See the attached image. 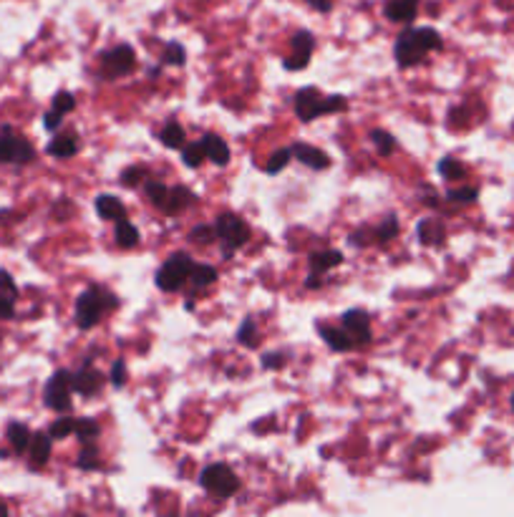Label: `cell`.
<instances>
[{
  "label": "cell",
  "mask_w": 514,
  "mask_h": 517,
  "mask_svg": "<svg viewBox=\"0 0 514 517\" xmlns=\"http://www.w3.org/2000/svg\"><path fill=\"white\" fill-rule=\"evenodd\" d=\"M147 175V167H128L124 169V175H121V182L127 185V187H134V185H139L141 179Z\"/></svg>",
  "instance_id": "60d3db41"
},
{
  "label": "cell",
  "mask_w": 514,
  "mask_h": 517,
  "mask_svg": "<svg viewBox=\"0 0 514 517\" xmlns=\"http://www.w3.org/2000/svg\"><path fill=\"white\" fill-rule=\"evenodd\" d=\"M202 147H205V154H207V159H210L212 165H230V147H227V141L220 134H205L202 137Z\"/></svg>",
  "instance_id": "e0dca14e"
},
{
  "label": "cell",
  "mask_w": 514,
  "mask_h": 517,
  "mask_svg": "<svg viewBox=\"0 0 514 517\" xmlns=\"http://www.w3.org/2000/svg\"><path fill=\"white\" fill-rule=\"evenodd\" d=\"M96 215H99L101 220L117 223L121 217H127V207H124V202L119 200L117 195H99V197H96Z\"/></svg>",
  "instance_id": "d6986e66"
},
{
  "label": "cell",
  "mask_w": 514,
  "mask_h": 517,
  "mask_svg": "<svg viewBox=\"0 0 514 517\" xmlns=\"http://www.w3.org/2000/svg\"><path fill=\"white\" fill-rule=\"evenodd\" d=\"M114 237H117V245L124 247V250L139 245V230H137V225L128 223L127 217L117 220V227H114Z\"/></svg>",
  "instance_id": "484cf974"
},
{
  "label": "cell",
  "mask_w": 514,
  "mask_h": 517,
  "mask_svg": "<svg viewBox=\"0 0 514 517\" xmlns=\"http://www.w3.org/2000/svg\"><path fill=\"white\" fill-rule=\"evenodd\" d=\"M35 159V149L31 141L21 137L13 127L0 129V165H31Z\"/></svg>",
  "instance_id": "5b68a950"
},
{
  "label": "cell",
  "mask_w": 514,
  "mask_h": 517,
  "mask_svg": "<svg viewBox=\"0 0 514 517\" xmlns=\"http://www.w3.org/2000/svg\"><path fill=\"white\" fill-rule=\"evenodd\" d=\"M442 46H444V41H442L436 28H429V25L406 28L398 34L396 43H394V56H396V63L401 69H411L419 61L426 59L429 51H439Z\"/></svg>",
  "instance_id": "6da1fadb"
},
{
  "label": "cell",
  "mask_w": 514,
  "mask_h": 517,
  "mask_svg": "<svg viewBox=\"0 0 514 517\" xmlns=\"http://www.w3.org/2000/svg\"><path fill=\"white\" fill-rule=\"evenodd\" d=\"M318 333L323 336V341L333 349V351H351L353 346H356V341H353L351 336L346 333L343 329H336V326H326V323H320L318 326Z\"/></svg>",
  "instance_id": "44dd1931"
},
{
  "label": "cell",
  "mask_w": 514,
  "mask_h": 517,
  "mask_svg": "<svg viewBox=\"0 0 514 517\" xmlns=\"http://www.w3.org/2000/svg\"><path fill=\"white\" fill-rule=\"evenodd\" d=\"M308 263H310V273H316V275H323V273H328L330 268H336V265H340V263H343V253H338V250H323V253H313Z\"/></svg>",
  "instance_id": "cb8c5ba5"
},
{
  "label": "cell",
  "mask_w": 514,
  "mask_h": 517,
  "mask_svg": "<svg viewBox=\"0 0 514 517\" xmlns=\"http://www.w3.org/2000/svg\"><path fill=\"white\" fill-rule=\"evenodd\" d=\"M0 293L18 298V285H15V281H13L8 271H0Z\"/></svg>",
  "instance_id": "ee69618b"
},
{
  "label": "cell",
  "mask_w": 514,
  "mask_h": 517,
  "mask_svg": "<svg viewBox=\"0 0 514 517\" xmlns=\"http://www.w3.org/2000/svg\"><path fill=\"white\" fill-rule=\"evenodd\" d=\"M477 197H480V187H459V189H449V192H446V200L459 202V205L477 202Z\"/></svg>",
  "instance_id": "8d00e7d4"
},
{
  "label": "cell",
  "mask_w": 514,
  "mask_h": 517,
  "mask_svg": "<svg viewBox=\"0 0 514 517\" xmlns=\"http://www.w3.org/2000/svg\"><path fill=\"white\" fill-rule=\"evenodd\" d=\"M436 169H439V175L449 179V182H456V179H464V177H467V167L462 165L459 159H454V157H444Z\"/></svg>",
  "instance_id": "4316f807"
},
{
  "label": "cell",
  "mask_w": 514,
  "mask_h": 517,
  "mask_svg": "<svg viewBox=\"0 0 514 517\" xmlns=\"http://www.w3.org/2000/svg\"><path fill=\"white\" fill-rule=\"evenodd\" d=\"M119 308V298L104 285H89L79 301H76V326L81 330L94 329L96 323H101L109 311Z\"/></svg>",
  "instance_id": "7a4b0ae2"
},
{
  "label": "cell",
  "mask_w": 514,
  "mask_h": 517,
  "mask_svg": "<svg viewBox=\"0 0 514 517\" xmlns=\"http://www.w3.org/2000/svg\"><path fill=\"white\" fill-rule=\"evenodd\" d=\"M76 464H79V470H83V472L96 470V467L101 464V459H99V449H96V442L83 445L81 452H79V457H76Z\"/></svg>",
  "instance_id": "f546056e"
},
{
  "label": "cell",
  "mask_w": 514,
  "mask_h": 517,
  "mask_svg": "<svg viewBox=\"0 0 514 517\" xmlns=\"http://www.w3.org/2000/svg\"><path fill=\"white\" fill-rule=\"evenodd\" d=\"M73 432H76V436L81 439V445H89V442H96L99 439V435H101V426L96 424V419H79L76 422V426H73Z\"/></svg>",
  "instance_id": "f1b7e54d"
},
{
  "label": "cell",
  "mask_w": 514,
  "mask_h": 517,
  "mask_svg": "<svg viewBox=\"0 0 514 517\" xmlns=\"http://www.w3.org/2000/svg\"><path fill=\"white\" fill-rule=\"evenodd\" d=\"M313 48H316V35L310 31H298L292 35V53L282 61V66L288 71H303L313 59Z\"/></svg>",
  "instance_id": "30bf717a"
},
{
  "label": "cell",
  "mask_w": 514,
  "mask_h": 517,
  "mask_svg": "<svg viewBox=\"0 0 514 517\" xmlns=\"http://www.w3.org/2000/svg\"><path fill=\"white\" fill-rule=\"evenodd\" d=\"M195 202H197V195H195L192 189L185 187V185H176V187H169V192H167L162 212H167V215H179V212L189 210Z\"/></svg>",
  "instance_id": "5bb4252c"
},
{
  "label": "cell",
  "mask_w": 514,
  "mask_h": 517,
  "mask_svg": "<svg viewBox=\"0 0 514 517\" xmlns=\"http://www.w3.org/2000/svg\"><path fill=\"white\" fill-rule=\"evenodd\" d=\"M71 394H73V381H71V371L66 369H59L43 387L46 407L59 414H66L71 409Z\"/></svg>",
  "instance_id": "ba28073f"
},
{
  "label": "cell",
  "mask_w": 514,
  "mask_h": 517,
  "mask_svg": "<svg viewBox=\"0 0 514 517\" xmlns=\"http://www.w3.org/2000/svg\"><path fill=\"white\" fill-rule=\"evenodd\" d=\"M73 106H76V99L69 91H61V94L53 96V109H59L61 114H69Z\"/></svg>",
  "instance_id": "7bdbcfd3"
},
{
  "label": "cell",
  "mask_w": 514,
  "mask_h": 517,
  "mask_svg": "<svg viewBox=\"0 0 514 517\" xmlns=\"http://www.w3.org/2000/svg\"><path fill=\"white\" fill-rule=\"evenodd\" d=\"M207 159V154H205V147H202V141H185V147H182V162L192 169H197L202 162Z\"/></svg>",
  "instance_id": "83f0119b"
},
{
  "label": "cell",
  "mask_w": 514,
  "mask_h": 517,
  "mask_svg": "<svg viewBox=\"0 0 514 517\" xmlns=\"http://www.w3.org/2000/svg\"><path fill=\"white\" fill-rule=\"evenodd\" d=\"M0 515H8V505H0Z\"/></svg>",
  "instance_id": "c3c4849f"
},
{
  "label": "cell",
  "mask_w": 514,
  "mask_h": 517,
  "mask_svg": "<svg viewBox=\"0 0 514 517\" xmlns=\"http://www.w3.org/2000/svg\"><path fill=\"white\" fill-rule=\"evenodd\" d=\"M416 237H419L421 245H442L444 243V225L436 217H424L416 225Z\"/></svg>",
  "instance_id": "ffe728a7"
},
{
  "label": "cell",
  "mask_w": 514,
  "mask_h": 517,
  "mask_svg": "<svg viewBox=\"0 0 514 517\" xmlns=\"http://www.w3.org/2000/svg\"><path fill=\"white\" fill-rule=\"evenodd\" d=\"M237 341L243 343V346H247V349H255L257 346V323L252 321V318H245L243 321V326L237 329Z\"/></svg>",
  "instance_id": "836d02e7"
},
{
  "label": "cell",
  "mask_w": 514,
  "mask_h": 517,
  "mask_svg": "<svg viewBox=\"0 0 514 517\" xmlns=\"http://www.w3.org/2000/svg\"><path fill=\"white\" fill-rule=\"evenodd\" d=\"M285 366V353H275L270 351L262 356V369H268V371H272V369H282Z\"/></svg>",
  "instance_id": "f6af8a7d"
},
{
  "label": "cell",
  "mask_w": 514,
  "mask_h": 517,
  "mask_svg": "<svg viewBox=\"0 0 514 517\" xmlns=\"http://www.w3.org/2000/svg\"><path fill=\"white\" fill-rule=\"evenodd\" d=\"M192 243H197V245H210L217 240V230H214V225H199L192 230V235H189Z\"/></svg>",
  "instance_id": "f35d334b"
},
{
  "label": "cell",
  "mask_w": 514,
  "mask_h": 517,
  "mask_svg": "<svg viewBox=\"0 0 514 517\" xmlns=\"http://www.w3.org/2000/svg\"><path fill=\"white\" fill-rule=\"evenodd\" d=\"M137 66V56H134V48L128 43H119V46L109 48L101 53V73L106 79H119V76H127Z\"/></svg>",
  "instance_id": "9c48e42d"
},
{
  "label": "cell",
  "mask_w": 514,
  "mask_h": 517,
  "mask_svg": "<svg viewBox=\"0 0 514 517\" xmlns=\"http://www.w3.org/2000/svg\"><path fill=\"white\" fill-rule=\"evenodd\" d=\"M398 227H401V225H398L396 217H394V215H388L384 223L378 225V227L374 230V240H378V243H391V240L398 235Z\"/></svg>",
  "instance_id": "1f68e13d"
},
{
  "label": "cell",
  "mask_w": 514,
  "mask_h": 517,
  "mask_svg": "<svg viewBox=\"0 0 514 517\" xmlns=\"http://www.w3.org/2000/svg\"><path fill=\"white\" fill-rule=\"evenodd\" d=\"M220 278V273L214 265H207V263H195V268L189 273V282H192V288L195 291H202V288H210L214 285Z\"/></svg>",
  "instance_id": "7402d4cb"
},
{
  "label": "cell",
  "mask_w": 514,
  "mask_h": 517,
  "mask_svg": "<svg viewBox=\"0 0 514 517\" xmlns=\"http://www.w3.org/2000/svg\"><path fill=\"white\" fill-rule=\"evenodd\" d=\"M5 436H8V442H11V447L15 455H21V452H25L28 449V445H31V429L25 426V424L21 422H11L8 424V429H5Z\"/></svg>",
  "instance_id": "d4e9b609"
},
{
  "label": "cell",
  "mask_w": 514,
  "mask_h": 517,
  "mask_svg": "<svg viewBox=\"0 0 514 517\" xmlns=\"http://www.w3.org/2000/svg\"><path fill=\"white\" fill-rule=\"evenodd\" d=\"M512 412H514V394H512Z\"/></svg>",
  "instance_id": "681fc988"
},
{
  "label": "cell",
  "mask_w": 514,
  "mask_h": 517,
  "mask_svg": "<svg viewBox=\"0 0 514 517\" xmlns=\"http://www.w3.org/2000/svg\"><path fill=\"white\" fill-rule=\"evenodd\" d=\"M51 447H53V436L48 435V432H35L31 436V445H28L31 467H43L48 459H51Z\"/></svg>",
  "instance_id": "ac0fdd59"
},
{
  "label": "cell",
  "mask_w": 514,
  "mask_h": 517,
  "mask_svg": "<svg viewBox=\"0 0 514 517\" xmlns=\"http://www.w3.org/2000/svg\"><path fill=\"white\" fill-rule=\"evenodd\" d=\"M343 330L356 343H368L371 341V318L363 308H351L343 313Z\"/></svg>",
  "instance_id": "7c38bea8"
},
{
  "label": "cell",
  "mask_w": 514,
  "mask_h": 517,
  "mask_svg": "<svg viewBox=\"0 0 514 517\" xmlns=\"http://www.w3.org/2000/svg\"><path fill=\"white\" fill-rule=\"evenodd\" d=\"M109 378H111V384L117 388H121L127 384V361H124V359H117V361H114V366H111V377Z\"/></svg>",
  "instance_id": "ab89813d"
},
{
  "label": "cell",
  "mask_w": 514,
  "mask_h": 517,
  "mask_svg": "<svg viewBox=\"0 0 514 517\" xmlns=\"http://www.w3.org/2000/svg\"><path fill=\"white\" fill-rule=\"evenodd\" d=\"M199 484L207 490L210 494L214 497H233L237 490H240V480H237V474H234L227 464L223 462H217V464H207L205 470L199 472Z\"/></svg>",
  "instance_id": "8992f818"
},
{
  "label": "cell",
  "mask_w": 514,
  "mask_h": 517,
  "mask_svg": "<svg viewBox=\"0 0 514 517\" xmlns=\"http://www.w3.org/2000/svg\"><path fill=\"white\" fill-rule=\"evenodd\" d=\"M384 13L394 24H411L419 13V0H386Z\"/></svg>",
  "instance_id": "9a60e30c"
},
{
  "label": "cell",
  "mask_w": 514,
  "mask_h": 517,
  "mask_svg": "<svg viewBox=\"0 0 514 517\" xmlns=\"http://www.w3.org/2000/svg\"><path fill=\"white\" fill-rule=\"evenodd\" d=\"M81 149V139H79V134H73V131H66V134H56L53 139L48 141L46 152L51 157H56V159H69L73 154Z\"/></svg>",
  "instance_id": "2e32d148"
},
{
  "label": "cell",
  "mask_w": 514,
  "mask_h": 517,
  "mask_svg": "<svg viewBox=\"0 0 514 517\" xmlns=\"http://www.w3.org/2000/svg\"><path fill=\"white\" fill-rule=\"evenodd\" d=\"M343 109H348L346 96H323L316 86H305L295 94V114L305 124L326 114H338Z\"/></svg>",
  "instance_id": "3957f363"
},
{
  "label": "cell",
  "mask_w": 514,
  "mask_h": 517,
  "mask_svg": "<svg viewBox=\"0 0 514 517\" xmlns=\"http://www.w3.org/2000/svg\"><path fill=\"white\" fill-rule=\"evenodd\" d=\"M292 157L300 162V165L310 167V169H328L330 167V157H328L323 149H318L313 144H305V141H298L290 147Z\"/></svg>",
  "instance_id": "4fadbf2b"
},
{
  "label": "cell",
  "mask_w": 514,
  "mask_h": 517,
  "mask_svg": "<svg viewBox=\"0 0 514 517\" xmlns=\"http://www.w3.org/2000/svg\"><path fill=\"white\" fill-rule=\"evenodd\" d=\"M15 313V298L0 293V321H8Z\"/></svg>",
  "instance_id": "bcb514c9"
},
{
  "label": "cell",
  "mask_w": 514,
  "mask_h": 517,
  "mask_svg": "<svg viewBox=\"0 0 514 517\" xmlns=\"http://www.w3.org/2000/svg\"><path fill=\"white\" fill-rule=\"evenodd\" d=\"M310 8H316L318 13H330L333 11V0H305Z\"/></svg>",
  "instance_id": "7dc6e473"
},
{
  "label": "cell",
  "mask_w": 514,
  "mask_h": 517,
  "mask_svg": "<svg viewBox=\"0 0 514 517\" xmlns=\"http://www.w3.org/2000/svg\"><path fill=\"white\" fill-rule=\"evenodd\" d=\"M159 141H162L167 149H182L185 141H187V134H185V127L179 121H167L159 131Z\"/></svg>",
  "instance_id": "603a6c76"
},
{
  "label": "cell",
  "mask_w": 514,
  "mask_h": 517,
  "mask_svg": "<svg viewBox=\"0 0 514 517\" xmlns=\"http://www.w3.org/2000/svg\"><path fill=\"white\" fill-rule=\"evenodd\" d=\"M192 268H195V260L189 258L187 253H175V255L157 271V285H159V291H164V293L179 291V288L189 281Z\"/></svg>",
  "instance_id": "52a82bcc"
},
{
  "label": "cell",
  "mask_w": 514,
  "mask_h": 517,
  "mask_svg": "<svg viewBox=\"0 0 514 517\" xmlns=\"http://www.w3.org/2000/svg\"><path fill=\"white\" fill-rule=\"evenodd\" d=\"M214 230H217V240L223 243L224 258H233L234 250L247 245V240H250V225L234 212H223L214 223Z\"/></svg>",
  "instance_id": "277c9868"
},
{
  "label": "cell",
  "mask_w": 514,
  "mask_h": 517,
  "mask_svg": "<svg viewBox=\"0 0 514 517\" xmlns=\"http://www.w3.org/2000/svg\"><path fill=\"white\" fill-rule=\"evenodd\" d=\"M371 141L376 144V149H378V154L381 157H391L394 154V149H396V139L388 134V131L384 129H374L371 131Z\"/></svg>",
  "instance_id": "d6a6232c"
},
{
  "label": "cell",
  "mask_w": 514,
  "mask_h": 517,
  "mask_svg": "<svg viewBox=\"0 0 514 517\" xmlns=\"http://www.w3.org/2000/svg\"><path fill=\"white\" fill-rule=\"evenodd\" d=\"M73 426H76V422L71 416H61V419H56V422L48 426V435L53 436V439H66V436L73 435Z\"/></svg>",
  "instance_id": "74e56055"
},
{
  "label": "cell",
  "mask_w": 514,
  "mask_h": 517,
  "mask_svg": "<svg viewBox=\"0 0 514 517\" xmlns=\"http://www.w3.org/2000/svg\"><path fill=\"white\" fill-rule=\"evenodd\" d=\"M185 61H187V53H185V46H182V43L169 41V43L164 46L162 63H167V66H185Z\"/></svg>",
  "instance_id": "4dcf8cb0"
},
{
  "label": "cell",
  "mask_w": 514,
  "mask_h": 517,
  "mask_svg": "<svg viewBox=\"0 0 514 517\" xmlns=\"http://www.w3.org/2000/svg\"><path fill=\"white\" fill-rule=\"evenodd\" d=\"M144 192H147L149 202H152V205H157V207L162 210V205H164V200H167V192H169V187H167L164 182L149 179V182L144 185Z\"/></svg>",
  "instance_id": "d590c367"
},
{
  "label": "cell",
  "mask_w": 514,
  "mask_h": 517,
  "mask_svg": "<svg viewBox=\"0 0 514 517\" xmlns=\"http://www.w3.org/2000/svg\"><path fill=\"white\" fill-rule=\"evenodd\" d=\"M290 159H292L290 149H278V152L270 154L268 165H265V172H268V175H278V172H282L285 167L290 165Z\"/></svg>",
  "instance_id": "e575fe53"
},
{
  "label": "cell",
  "mask_w": 514,
  "mask_h": 517,
  "mask_svg": "<svg viewBox=\"0 0 514 517\" xmlns=\"http://www.w3.org/2000/svg\"><path fill=\"white\" fill-rule=\"evenodd\" d=\"M61 124H63V114H61L59 109H53V106H51V109L46 111V117H43V127H46L48 131H53V134H56V131L61 129Z\"/></svg>",
  "instance_id": "b9f144b4"
},
{
  "label": "cell",
  "mask_w": 514,
  "mask_h": 517,
  "mask_svg": "<svg viewBox=\"0 0 514 517\" xmlns=\"http://www.w3.org/2000/svg\"><path fill=\"white\" fill-rule=\"evenodd\" d=\"M71 381H73V391L89 399V397H94L96 391H101V388H104L106 378L99 369H94V366L86 361L83 369H79L76 374H71Z\"/></svg>",
  "instance_id": "8fae6325"
}]
</instances>
